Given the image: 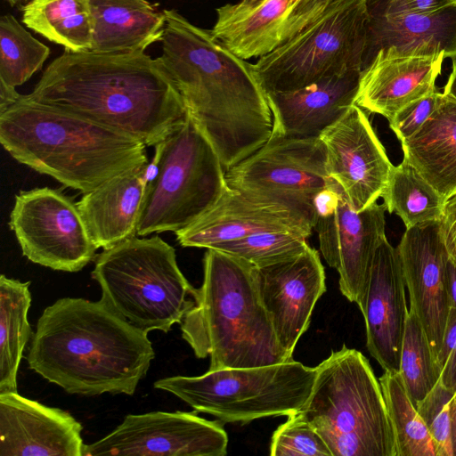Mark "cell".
Here are the masks:
<instances>
[{"label": "cell", "mask_w": 456, "mask_h": 456, "mask_svg": "<svg viewBox=\"0 0 456 456\" xmlns=\"http://www.w3.org/2000/svg\"><path fill=\"white\" fill-rule=\"evenodd\" d=\"M163 12L159 58L227 171L269 139L273 116L266 93L253 64L211 30L193 25L175 10Z\"/></svg>", "instance_id": "obj_1"}, {"label": "cell", "mask_w": 456, "mask_h": 456, "mask_svg": "<svg viewBox=\"0 0 456 456\" xmlns=\"http://www.w3.org/2000/svg\"><path fill=\"white\" fill-rule=\"evenodd\" d=\"M26 96L155 146L188 110L159 57L144 52L69 50L45 69Z\"/></svg>", "instance_id": "obj_2"}, {"label": "cell", "mask_w": 456, "mask_h": 456, "mask_svg": "<svg viewBox=\"0 0 456 456\" xmlns=\"http://www.w3.org/2000/svg\"><path fill=\"white\" fill-rule=\"evenodd\" d=\"M154 357L148 332L101 299L63 297L39 317L27 362L69 394L132 395Z\"/></svg>", "instance_id": "obj_3"}, {"label": "cell", "mask_w": 456, "mask_h": 456, "mask_svg": "<svg viewBox=\"0 0 456 456\" xmlns=\"http://www.w3.org/2000/svg\"><path fill=\"white\" fill-rule=\"evenodd\" d=\"M0 142L18 162L82 194L149 163L138 139L26 95L0 113Z\"/></svg>", "instance_id": "obj_4"}, {"label": "cell", "mask_w": 456, "mask_h": 456, "mask_svg": "<svg viewBox=\"0 0 456 456\" xmlns=\"http://www.w3.org/2000/svg\"><path fill=\"white\" fill-rule=\"evenodd\" d=\"M253 268L248 261L216 248H207L204 255L203 282L194 288L193 305L180 325L196 357H209V370L292 359L278 342Z\"/></svg>", "instance_id": "obj_5"}, {"label": "cell", "mask_w": 456, "mask_h": 456, "mask_svg": "<svg viewBox=\"0 0 456 456\" xmlns=\"http://www.w3.org/2000/svg\"><path fill=\"white\" fill-rule=\"evenodd\" d=\"M296 413L332 456H397L379 380L356 349L343 345L316 366L310 396Z\"/></svg>", "instance_id": "obj_6"}, {"label": "cell", "mask_w": 456, "mask_h": 456, "mask_svg": "<svg viewBox=\"0 0 456 456\" xmlns=\"http://www.w3.org/2000/svg\"><path fill=\"white\" fill-rule=\"evenodd\" d=\"M92 277L112 311L139 329L168 332L193 305L175 248L158 235L127 239L95 257Z\"/></svg>", "instance_id": "obj_7"}, {"label": "cell", "mask_w": 456, "mask_h": 456, "mask_svg": "<svg viewBox=\"0 0 456 456\" xmlns=\"http://www.w3.org/2000/svg\"><path fill=\"white\" fill-rule=\"evenodd\" d=\"M154 147L136 236L188 227L229 189L215 148L189 112Z\"/></svg>", "instance_id": "obj_8"}, {"label": "cell", "mask_w": 456, "mask_h": 456, "mask_svg": "<svg viewBox=\"0 0 456 456\" xmlns=\"http://www.w3.org/2000/svg\"><path fill=\"white\" fill-rule=\"evenodd\" d=\"M315 376L316 367L290 359L260 367L208 370L200 376L168 377L153 386L223 423H247L299 411L310 396Z\"/></svg>", "instance_id": "obj_9"}, {"label": "cell", "mask_w": 456, "mask_h": 456, "mask_svg": "<svg viewBox=\"0 0 456 456\" xmlns=\"http://www.w3.org/2000/svg\"><path fill=\"white\" fill-rule=\"evenodd\" d=\"M370 21L368 0H332L314 22L253 64L265 93L361 72Z\"/></svg>", "instance_id": "obj_10"}, {"label": "cell", "mask_w": 456, "mask_h": 456, "mask_svg": "<svg viewBox=\"0 0 456 456\" xmlns=\"http://www.w3.org/2000/svg\"><path fill=\"white\" fill-rule=\"evenodd\" d=\"M9 226L29 261L56 271L76 273L95 259L93 242L77 202L49 187L20 191Z\"/></svg>", "instance_id": "obj_11"}, {"label": "cell", "mask_w": 456, "mask_h": 456, "mask_svg": "<svg viewBox=\"0 0 456 456\" xmlns=\"http://www.w3.org/2000/svg\"><path fill=\"white\" fill-rule=\"evenodd\" d=\"M313 205L321 252L327 264L338 271L343 296L359 305L376 249L387 239V208L384 203H375L364 210H354L333 179L316 194Z\"/></svg>", "instance_id": "obj_12"}, {"label": "cell", "mask_w": 456, "mask_h": 456, "mask_svg": "<svg viewBox=\"0 0 456 456\" xmlns=\"http://www.w3.org/2000/svg\"><path fill=\"white\" fill-rule=\"evenodd\" d=\"M225 179L231 189L310 205L332 180L320 136L273 134L254 153L225 171Z\"/></svg>", "instance_id": "obj_13"}, {"label": "cell", "mask_w": 456, "mask_h": 456, "mask_svg": "<svg viewBox=\"0 0 456 456\" xmlns=\"http://www.w3.org/2000/svg\"><path fill=\"white\" fill-rule=\"evenodd\" d=\"M315 224L313 205L229 189L203 216L175 233L184 248H211L265 232H284L306 239Z\"/></svg>", "instance_id": "obj_14"}, {"label": "cell", "mask_w": 456, "mask_h": 456, "mask_svg": "<svg viewBox=\"0 0 456 456\" xmlns=\"http://www.w3.org/2000/svg\"><path fill=\"white\" fill-rule=\"evenodd\" d=\"M228 436L222 425L195 412L128 414L102 439L85 444L83 456H224Z\"/></svg>", "instance_id": "obj_15"}, {"label": "cell", "mask_w": 456, "mask_h": 456, "mask_svg": "<svg viewBox=\"0 0 456 456\" xmlns=\"http://www.w3.org/2000/svg\"><path fill=\"white\" fill-rule=\"evenodd\" d=\"M327 169L356 211L382 198L394 165L378 138L367 112L356 104L321 134Z\"/></svg>", "instance_id": "obj_16"}, {"label": "cell", "mask_w": 456, "mask_h": 456, "mask_svg": "<svg viewBox=\"0 0 456 456\" xmlns=\"http://www.w3.org/2000/svg\"><path fill=\"white\" fill-rule=\"evenodd\" d=\"M260 300L285 354H292L307 330L314 307L326 291L319 253L309 245L300 253L275 263L254 266Z\"/></svg>", "instance_id": "obj_17"}, {"label": "cell", "mask_w": 456, "mask_h": 456, "mask_svg": "<svg viewBox=\"0 0 456 456\" xmlns=\"http://www.w3.org/2000/svg\"><path fill=\"white\" fill-rule=\"evenodd\" d=\"M396 248L409 293L410 311L418 316L436 362L452 307L449 253L440 222L407 228Z\"/></svg>", "instance_id": "obj_18"}, {"label": "cell", "mask_w": 456, "mask_h": 456, "mask_svg": "<svg viewBox=\"0 0 456 456\" xmlns=\"http://www.w3.org/2000/svg\"><path fill=\"white\" fill-rule=\"evenodd\" d=\"M397 248L385 239L376 249L361 304L366 346L385 371H399L409 310Z\"/></svg>", "instance_id": "obj_19"}, {"label": "cell", "mask_w": 456, "mask_h": 456, "mask_svg": "<svg viewBox=\"0 0 456 456\" xmlns=\"http://www.w3.org/2000/svg\"><path fill=\"white\" fill-rule=\"evenodd\" d=\"M82 428L68 411L0 394V456H83Z\"/></svg>", "instance_id": "obj_20"}, {"label": "cell", "mask_w": 456, "mask_h": 456, "mask_svg": "<svg viewBox=\"0 0 456 456\" xmlns=\"http://www.w3.org/2000/svg\"><path fill=\"white\" fill-rule=\"evenodd\" d=\"M440 55H405L380 49L360 74L354 104L387 120L408 104L436 91L444 60Z\"/></svg>", "instance_id": "obj_21"}, {"label": "cell", "mask_w": 456, "mask_h": 456, "mask_svg": "<svg viewBox=\"0 0 456 456\" xmlns=\"http://www.w3.org/2000/svg\"><path fill=\"white\" fill-rule=\"evenodd\" d=\"M361 72L322 79L307 86L266 93L273 135L320 136L354 104Z\"/></svg>", "instance_id": "obj_22"}, {"label": "cell", "mask_w": 456, "mask_h": 456, "mask_svg": "<svg viewBox=\"0 0 456 456\" xmlns=\"http://www.w3.org/2000/svg\"><path fill=\"white\" fill-rule=\"evenodd\" d=\"M150 179L148 163L108 180L84 193L77 202L97 248H109L136 236L141 208Z\"/></svg>", "instance_id": "obj_23"}, {"label": "cell", "mask_w": 456, "mask_h": 456, "mask_svg": "<svg viewBox=\"0 0 456 456\" xmlns=\"http://www.w3.org/2000/svg\"><path fill=\"white\" fill-rule=\"evenodd\" d=\"M370 13L363 68L383 48L405 55L456 58V5L429 12Z\"/></svg>", "instance_id": "obj_24"}, {"label": "cell", "mask_w": 456, "mask_h": 456, "mask_svg": "<svg viewBox=\"0 0 456 456\" xmlns=\"http://www.w3.org/2000/svg\"><path fill=\"white\" fill-rule=\"evenodd\" d=\"M303 0H240L216 9L214 37L247 60L261 57L289 39L296 9Z\"/></svg>", "instance_id": "obj_25"}, {"label": "cell", "mask_w": 456, "mask_h": 456, "mask_svg": "<svg viewBox=\"0 0 456 456\" xmlns=\"http://www.w3.org/2000/svg\"><path fill=\"white\" fill-rule=\"evenodd\" d=\"M401 145L403 160L444 198L456 192V100L439 93L433 113Z\"/></svg>", "instance_id": "obj_26"}, {"label": "cell", "mask_w": 456, "mask_h": 456, "mask_svg": "<svg viewBox=\"0 0 456 456\" xmlns=\"http://www.w3.org/2000/svg\"><path fill=\"white\" fill-rule=\"evenodd\" d=\"M90 9L93 53L144 52L161 40L165 14L147 0H90Z\"/></svg>", "instance_id": "obj_27"}, {"label": "cell", "mask_w": 456, "mask_h": 456, "mask_svg": "<svg viewBox=\"0 0 456 456\" xmlns=\"http://www.w3.org/2000/svg\"><path fill=\"white\" fill-rule=\"evenodd\" d=\"M29 281L0 277V394L17 392V372L32 335Z\"/></svg>", "instance_id": "obj_28"}, {"label": "cell", "mask_w": 456, "mask_h": 456, "mask_svg": "<svg viewBox=\"0 0 456 456\" xmlns=\"http://www.w3.org/2000/svg\"><path fill=\"white\" fill-rule=\"evenodd\" d=\"M22 12L23 23L48 40L71 52L91 51L90 0H31Z\"/></svg>", "instance_id": "obj_29"}, {"label": "cell", "mask_w": 456, "mask_h": 456, "mask_svg": "<svg viewBox=\"0 0 456 456\" xmlns=\"http://www.w3.org/2000/svg\"><path fill=\"white\" fill-rule=\"evenodd\" d=\"M389 214H395L405 228L442 218L446 199L410 164L394 166L382 195Z\"/></svg>", "instance_id": "obj_30"}, {"label": "cell", "mask_w": 456, "mask_h": 456, "mask_svg": "<svg viewBox=\"0 0 456 456\" xmlns=\"http://www.w3.org/2000/svg\"><path fill=\"white\" fill-rule=\"evenodd\" d=\"M379 380L395 432L397 456H436L432 437L406 392L400 372L385 371Z\"/></svg>", "instance_id": "obj_31"}, {"label": "cell", "mask_w": 456, "mask_h": 456, "mask_svg": "<svg viewBox=\"0 0 456 456\" xmlns=\"http://www.w3.org/2000/svg\"><path fill=\"white\" fill-rule=\"evenodd\" d=\"M50 49L12 15L0 19V82L15 88L38 71Z\"/></svg>", "instance_id": "obj_32"}, {"label": "cell", "mask_w": 456, "mask_h": 456, "mask_svg": "<svg viewBox=\"0 0 456 456\" xmlns=\"http://www.w3.org/2000/svg\"><path fill=\"white\" fill-rule=\"evenodd\" d=\"M399 372L415 407L440 379L438 366L423 327L418 316L410 310L403 339Z\"/></svg>", "instance_id": "obj_33"}, {"label": "cell", "mask_w": 456, "mask_h": 456, "mask_svg": "<svg viewBox=\"0 0 456 456\" xmlns=\"http://www.w3.org/2000/svg\"><path fill=\"white\" fill-rule=\"evenodd\" d=\"M307 246L305 237L284 232H265L211 248L239 256L254 266H263L298 254Z\"/></svg>", "instance_id": "obj_34"}, {"label": "cell", "mask_w": 456, "mask_h": 456, "mask_svg": "<svg viewBox=\"0 0 456 456\" xmlns=\"http://www.w3.org/2000/svg\"><path fill=\"white\" fill-rule=\"evenodd\" d=\"M272 456H332L317 431L296 412L273 432L270 444Z\"/></svg>", "instance_id": "obj_35"}, {"label": "cell", "mask_w": 456, "mask_h": 456, "mask_svg": "<svg viewBox=\"0 0 456 456\" xmlns=\"http://www.w3.org/2000/svg\"><path fill=\"white\" fill-rule=\"evenodd\" d=\"M453 395L439 379L416 406L432 437L436 456H453L450 416V403Z\"/></svg>", "instance_id": "obj_36"}, {"label": "cell", "mask_w": 456, "mask_h": 456, "mask_svg": "<svg viewBox=\"0 0 456 456\" xmlns=\"http://www.w3.org/2000/svg\"><path fill=\"white\" fill-rule=\"evenodd\" d=\"M439 92L419 99L395 114L388 120L391 130L400 142L414 134L435 110Z\"/></svg>", "instance_id": "obj_37"}, {"label": "cell", "mask_w": 456, "mask_h": 456, "mask_svg": "<svg viewBox=\"0 0 456 456\" xmlns=\"http://www.w3.org/2000/svg\"><path fill=\"white\" fill-rule=\"evenodd\" d=\"M440 381L452 392H456V307L452 306L440 351L436 357Z\"/></svg>", "instance_id": "obj_38"}, {"label": "cell", "mask_w": 456, "mask_h": 456, "mask_svg": "<svg viewBox=\"0 0 456 456\" xmlns=\"http://www.w3.org/2000/svg\"><path fill=\"white\" fill-rule=\"evenodd\" d=\"M370 4H381L382 8H369L370 12L385 14L400 12H429L456 4V0H368Z\"/></svg>", "instance_id": "obj_39"}, {"label": "cell", "mask_w": 456, "mask_h": 456, "mask_svg": "<svg viewBox=\"0 0 456 456\" xmlns=\"http://www.w3.org/2000/svg\"><path fill=\"white\" fill-rule=\"evenodd\" d=\"M440 227L447 251L456 260V192L445 201Z\"/></svg>", "instance_id": "obj_40"}, {"label": "cell", "mask_w": 456, "mask_h": 456, "mask_svg": "<svg viewBox=\"0 0 456 456\" xmlns=\"http://www.w3.org/2000/svg\"><path fill=\"white\" fill-rule=\"evenodd\" d=\"M21 95L15 88L0 82V113L14 104Z\"/></svg>", "instance_id": "obj_41"}, {"label": "cell", "mask_w": 456, "mask_h": 456, "mask_svg": "<svg viewBox=\"0 0 456 456\" xmlns=\"http://www.w3.org/2000/svg\"><path fill=\"white\" fill-rule=\"evenodd\" d=\"M447 272L452 306L456 307V260L450 256V255L447 261Z\"/></svg>", "instance_id": "obj_42"}, {"label": "cell", "mask_w": 456, "mask_h": 456, "mask_svg": "<svg viewBox=\"0 0 456 456\" xmlns=\"http://www.w3.org/2000/svg\"><path fill=\"white\" fill-rule=\"evenodd\" d=\"M332 0H303L302 6L313 14H321Z\"/></svg>", "instance_id": "obj_43"}, {"label": "cell", "mask_w": 456, "mask_h": 456, "mask_svg": "<svg viewBox=\"0 0 456 456\" xmlns=\"http://www.w3.org/2000/svg\"><path fill=\"white\" fill-rule=\"evenodd\" d=\"M450 416L452 423V445L453 456H456V392L450 403Z\"/></svg>", "instance_id": "obj_44"}, {"label": "cell", "mask_w": 456, "mask_h": 456, "mask_svg": "<svg viewBox=\"0 0 456 456\" xmlns=\"http://www.w3.org/2000/svg\"><path fill=\"white\" fill-rule=\"evenodd\" d=\"M444 94L456 100V58L452 61V72L444 86Z\"/></svg>", "instance_id": "obj_45"}, {"label": "cell", "mask_w": 456, "mask_h": 456, "mask_svg": "<svg viewBox=\"0 0 456 456\" xmlns=\"http://www.w3.org/2000/svg\"><path fill=\"white\" fill-rule=\"evenodd\" d=\"M11 5H15L20 2H24L26 0H6Z\"/></svg>", "instance_id": "obj_46"}, {"label": "cell", "mask_w": 456, "mask_h": 456, "mask_svg": "<svg viewBox=\"0 0 456 456\" xmlns=\"http://www.w3.org/2000/svg\"><path fill=\"white\" fill-rule=\"evenodd\" d=\"M456 5V4H455Z\"/></svg>", "instance_id": "obj_47"}]
</instances>
